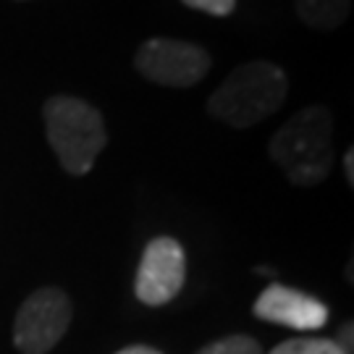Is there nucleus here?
Returning <instances> with one entry per match:
<instances>
[{
	"mask_svg": "<svg viewBox=\"0 0 354 354\" xmlns=\"http://www.w3.org/2000/svg\"><path fill=\"white\" fill-rule=\"evenodd\" d=\"M333 118L323 105L294 113L268 145L270 158L297 187H315L333 168Z\"/></svg>",
	"mask_w": 354,
	"mask_h": 354,
	"instance_id": "1",
	"label": "nucleus"
},
{
	"mask_svg": "<svg viewBox=\"0 0 354 354\" xmlns=\"http://www.w3.org/2000/svg\"><path fill=\"white\" fill-rule=\"evenodd\" d=\"M289 92V79L270 61H250L234 68L207 100L213 118L234 129H250L279 111Z\"/></svg>",
	"mask_w": 354,
	"mask_h": 354,
	"instance_id": "2",
	"label": "nucleus"
},
{
	"mask_svg": "<svg viewBox=\"0 0 354 354\" xmlns=\"http://www.w3.org/2000/svg\"><path fill=\"white\" fill-rule=\"evenodd\" d=\"M42 118L48 142L66 174H89L102 147L108 145V131L100 111L71 95H55L45 102Z\"/></svg>",
	"mask_w": 354,
	"mask_h": 354,
	"instance_id": "3",
	"label": "nucleus"
},
{
	"mask_svg": "<svg viewBox=\"0 0 354 354\" xmlns=\"http://www.w3.org/2000/svg\"><path fill=\"white\" fill-rule=\"evenodd\" d=\"M71 299L58 286H42L29 294L13 323V344L21 354H48L71 326Z\"/></svg>",
	"mask_w": 354,
	"mask_h": 354,
	"instance_id": "4",
	"label": "nucleus"
},
{
	"mask_svg": "<svg viewBox=\"0 0 354 354\" xmlns=\"http://www.w3.org/2000/svg\"><path fill=\"white\" fill-rule=\"evenodd\" d=\"M134 66L147 82L163 87H192L210 71L213 58L194 42L155 37L140 48Z\"/></svg>",
	"mask_w": 354,
	"mask_h": 354,
	"instance_id": "5",
	"label": "nucleus"
},
{
	"mask_svg": "<svg viewBox=\"0 0 354 354\" xmlns=\"http://www.w3.org/2000/svg\"><path fill=\"white\" fill-rule=\"evenodd\" d=\"M187 279V254L184 247L171 236H158L145 247L134 291L147 307H160L176 297Z\"/></svg>",
	"mask_w": 354,
	"mask_h": 354,
	"instance_id": "6",
	"label": "nucleus"
},
{
	"mask_svg": "<svg viewBox=\"0 0 354 354\" xmlns=\"http://www.w3.org/2000/svg\"><path fill=\"white\" fill-rule=\"evenodd\" d=\"M254 317L266 320V323H276V326H286L294 330H317L326 326L328 320V307L317 302L315 297L297 291L283 283H270L252 307Z\"/></svg>",
	"mask_w": 354,
	"mask_h": 354,
	"instance_id": "7",
	"label": "nucleus"
},
{
	"mask_svg": "<svg viewBox=\"0 0 354 354\" xmlns=\"http://www.w3.org/2000/svg\"><path fill=\"white\" fill-rule=\"evenodd\" d=\"M297 16L313 29H336L346 21L352 0H294Z\"/></svg>",
	"mask_w": 354,
	"mask_h": 354,
	"instance_id": "8",
	"label": "nucleus"
},
{
	"mask_svg": "<svg viewBox=\"0 0 354 354\" xmlns=\"http://www.w3.org/2000/svg\"><path fill=\"white\" fill-rule=\"evenodd\" d=\"M197 354H263V346L257 339L247 336V333H234V336L207 344Z\"/></svg>",
	"mask_w": 354,
	"mask_h": 354,
	"instance_id": "9",
	"label": "nucleus"
},
{
	"mask_svg": "<svg viewBox=\"0 0 354 354\" xmlns=\"http://www.w3.org/2000/svg\"><path fill=\"white\" fill-rule=\"evenodd\" d=\"M268 354H344L333 339H289Z\"/></svg>",
	"mask_w": 354,
	"mask_h": 354,
	"instance_id": "10",
	"label": "nucleus"
},
{
	"mask_svg": "<svg viewBox=\"0 0 354 354\" xmlns=\"http://www.w3.org/2000/svg\"><path fill=\"white\" fill-rule=\"evenodd\" d=\"M181 3H187L189 8H197V11L210 13V16H228L236 8V0H181Z\"/></svg>",
	"mask_w": 354,
	"mask_h": 354,
	"instance_id": "11",
	"label": "nucleus"
},
{
	"mask_svg": "<svg viewBox=\"0 0 354 354\" xmlns=\"http://www.w3.org/2000/svg\"><path fill=\"white\" fill-rule=\"evenodd\" d=\"M333 344H336L344 354L354 352V323H352V320H346L342 328L336 330V339H333Z\"/></svg>",
	"mask_w": 354,
	"mask_h": 354,
	"instance_id": "12",
	"label": "nucleus"
},
{
	"mask_svg": "<svg viewBox=\"0 0 354 354\" xmlns=\"http://www.w3.org/2000/svg\"><path fill=\"white\" fill-rule=\"evenodd\" d=\"M344 171H346V181H349V187H354V147H349L346 155H344Z\"/></svg>",
	"mask_w": 354,
	"mask_h": 354,
	"instance_id": "13",
	"label": "nucleus"
},
{
	"mask_svg": "<svg viewBox=\"0 0 354 354\" xmlns=\"http://www.w3.org/2000/svg\"><path fill=\"white\" fill-rule=\"evenodd\" d=\"M115 354H163V352H158V349H152V346L137 344V346H127V349H121V352H115Z\"/></svg>",
	"mask_w": 354,
	"mask_h": 354,
	"instance_id": "14",
	"label": "nucleus"
}]
</instances>
